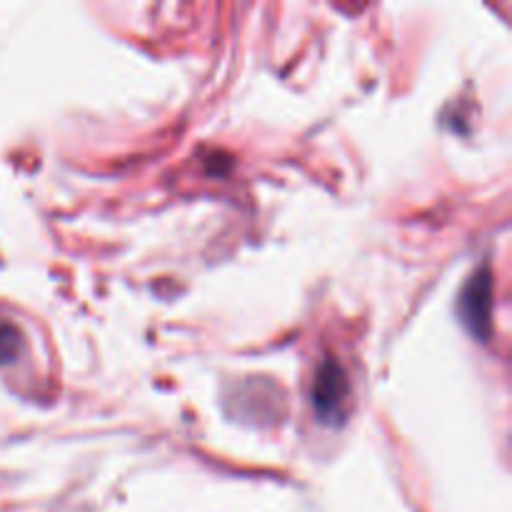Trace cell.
Returning a JSON list of instances; mask_svg holds the SVG:
<instances>
[{
	"label": "cell",
	"instance_id": "obj_3",
	"mask_svg": "<svg viewBox=\"0 0 512 512\" xmlns=\"http://www.w3.org/2000/svg\"><path fill=\"white\" fill-rule=\"evenodd\" d=\"M25 348V338L20 328L10 320H0V365L15 363Z\"/></svg>",
	"mask_w": 512,
	"mask_h": 512
},
{
	"label": "cell",
	"instance_id": "obj_1",
	"mask_svg": "<svg viewBox=\"0 0 512 512\" xmlns=\"http://www.w3.org/2000/svg\"><path fill=\"white\" fill-rule=\"evenodd\" d=\"M458 313L468 333L475 335L480 343H488L490 320H493V275H490L488 265H483L478 273L468 278L463 293H460Z\"/></svg>",
	"mask_w": 512,
	"mask_h": 512
},
{
	"label": "cell",
	"instance_id": "obj_2",
	"mask_svg": "<svg viewBox=\"0 0 512 512\" xmlns=\"http://www.w3.org/2000/svg\"><path fill=\"white\" fill-rule=\"evenodd\" d=\"M350 383L338 360H325L318 368L310 390V403L323 423H340L348 405Z\"/></svg>",
	"mask_w": 512,
	"mask_h": 512
}]
</instances>
